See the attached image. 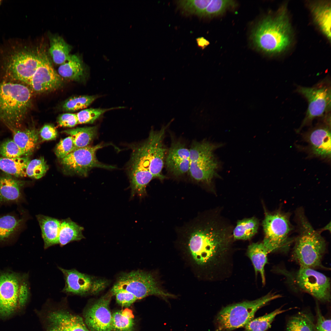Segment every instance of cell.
<instances>
[{"label": "cell", "instance_id": "6da1fadb", "mask_svg": "<svg viewBox=\"0 0 331 331\" xmlns=\"http://www.w3.org/2000/svg\"><path fill=\"white\" fill-rule=\"evenodd\" d=\"M185 232V245L191 261L201 267L214 264L226 253L230 241L226 227L211 220H198Z\"/></svg>", "mask_w": 331, "mask_h": 331}, {"label": "cell", "instance_id": "7a4b0ae2", "mask_svg": "<svg viewBox=\"0 0 331 331\" xmlns=\"http://www.w3.org/2000/svg\"><path fill=\"white\" fill-rule=\"evenodd\" d=\"M252 38L255 46L267 54L278 55L286 50L293 40L286 7L282 6L274 15L264 18L253 29Z\"/></svg>", "mask_w": 331, "mask_h": 331}, {"label": "cell", "instance_id": "3957f363", "mask_svg": "<svg viewBox=\"0 0 331 331\" xmlns=\"http://www.w3.org/2000/svg\"><path fill=\"white\" fill-rule=\"evenodd\" d=\"M40 61V53L11 40L0 46V67L5 80L28 85Z\"/></svg>", "mask_w": 331, "mask_h": 331}, {"label": "cell", "instance_id": "277c9868", "mask_svg": "<svg viewBox=\"0 0 331 331\" xmlns=\"http://www.w3.org/2000/svg\"><path fill=\"white\" fill-rule=\"evenodd\" d=\"M31 91L21 83L0 82V120L9 129L21 128L31 106Z\"/></svg>", "mask_w": 331, "mask_h": 331}, {"label": "cell", "instance_id": "5b68a950", "mask_svg": "<svg viewBox=\"0 0 331 331\" xmlns=\"http://www.w3.org/2000/svg\"><path fill=\"white\" fill-rule=\"evenodd\" d=\"M297 218L299 233L293 251L295 260L300 267L324 268L321 260L326 249L325 240L314 229L302 211H298Z\"/></svg>", "mask_w": 331, "mask_h": 331}, {"label": "cell", "instance_id": "8992f818", "mask_svg": "<svg viewBox=\"0 0 331 331\" xmlns=\"http://www.w3.org/2000/svg\"><path fill=\"white\" fill-rule=\"evenodd\" d=\"M281 297L280 295L269 293L254 300L244 301L223 308L215 318V331H231L244 327L253 319L259 309Z\"/></svg>", "mask_w": 331, "mask_h": 331}, {"label": "cell", "instance_id": "52a82bcc", "mask_svg": "<svg viewBox=\"0 0 331 331\" xmlns=\"http://www.w3.org/2000/svg\"><path fill=\"white\" fill-rule=\"evenodd\" d=\"M222 144L206 140L194 141L189 149L191 177L198 182L210 184L214 178L219 177V164L214 152Z\"/></svg>", "mask_w": 331, "mask_h": 331}, {"label": "cell", "instance_id": "ba28073f", "mask_svg": "<svg viewBox=\"0 0 331 331\" xmlns=\"http://www.w3.org/2000/svg\"><path fill=\"white\" fill-rule=\"evenodd\" d=\"M120 290L132 293L137 300L150 295L159 297L165 300L175 297L162 288L152 274L141 270L133 271L121 275L111 291Z\"/></svg>", "mask_w": 331, "mask_h": 331}, {"label": "cell", "instance_id": "9c48e42d", "mask_svg": "<svg viewBox=\"0 0 331 331\" xmlns=\"http://www.w3.org/2000/svg\"><path fill=\"white\" fill-rule=\"evenodd\" d=\"M296 91L306 99L308 104L304 118L297 130L299 132L314 119L330 113V81L325 78L311 87L298 86Z\"/></svg>", "mask_w": 331, "mask_h": 331}, {"label": "cell", "instance_id": "30bf717a", "mask_svg": "<svg viewBox=\"0 0 331 331\" xmlns=\"http://www.w3.org/2000/svg\"><path fill=\"white\" fill-rule=\"evenodd\" d=\"M262 226L264 233L263 243L268 253L286 246L292 229L289 215L281 211L265 213Z\"/></svg>", "mask_w": 331, "mask_h": 331}, {"label": "cell", "instance_id": "8fae6325", "mask_svg": "<svg viewBox=\"0 0 331 331\" xmlns=\"http://www.w3.org/2000/svg\"><path fill=\"white\" fill-rule=\"evenodd\" d=\"M102 144L76 149L62 159L60 163L64 170L68 173L86 176L94 168L107 169H115V166L103 164L96 156L97 150L104 146Z\"/></svg>", "mask_w": 331, "mask_h": 331}, {"label": "cell", "instance_id": "7c38bea8", "mask_svg": "<svg viewBox=\"0 0 331 331\" xmlns=\"http://www.w3.org/2000/svg\"><path fill=\"white\" fill-rule=\"evenodd\" d=\"M62 272L65 284L62 291L69 295L85 296L95 294L105 287L106 282L80 272L74 268L66 269L58 267Z\"/></svg>", "mask_w": 331, "mask_h": 331}, {"label": "cell", "instance_id": "4fadbf2b", "mask_svg": "<svg viewBox=\"0 0 331 331\" xmlns=\"http://www.w3.org/2000/svg\"><path fill=\"white\" fill-rule=\"evenodd\" d=\"M296 281L299 287L319 301L329 302L330 299L329 278L314 269L300 267Z\"/></svg>", "mask_w": 331, "mask_h": 331}, {"label": "cell", "instance_id": "5bb4252c", "mask_svg": "<svg viewBox=\"0 0 331 331\" xmlns=\"http://www.w3.org/2000/svg\"><path fill=\"white\" fill-rule=\"evenodd\" d=\"M23 274L0 270V316H8L20 309L18 292Z\"/></svg>", "mask_w": 331, "mask_h": 331}, {"label": "cell", "instance_id": "9a60e30c", "mask_svg": "<svg viewBox=\"0 0 331 331\" xmlns=\"http://www.w3.org/2000/svg\"><path fill=\"white\" fill-rule=\"evenodd\" d=\"M113 295L111 291L91 304L86 310L84 321L90 331H113L112 314L109 304Z\"/></svg>", "mask_w": 331, "mask_h": 331}, {"label": "cell", "instance_id": "2e32d148", "mask_svg": "<svg viewBox=\"0 0 331 331\" xmlns=\"http://www.w3.org/2000/svg\"><path fill=\"white\" fill-rule=\"evenodd\" d=\"M40 64L28 86L31 90L42 93L56 89L62 84L61 77L53 68L47 55L40 53Z\"/></svg>", "mask_w": 331, "mask_h": 331}, {"label": "cell", "instance_id": "e0dca14e", "mask_svg": "<svg viewBox=\"0 0 331 331\" xmlns=\"http://www.w3.org/2000/svg\"><path fill=\"white\" fill-rule=\"evenodd\" d=\"M330 113L322 117L323 121L304 135L312 153L323 158H330Z\"/></svg>", "mask_w": 331, "mask_h": 331}, {"label": "cell", "instance_id": "ac0fdd59", "mask_svg": "<svg viewBox=\"0 0 331 331\" xmlns=\"http://www.w3.org/2000/svg\"><path fill=\"white\" fill-rule=\"evenodd\" d=\"M47 331H90L79 315L65 309H55L46 316Z\"/></svg>", "mask_w": 331, "mask_h": 331}, {"label": "cell", "instance_id": "d6986e66", "mask_svg": "<svg viewBox=\"0 0 331 331\" xmlns=\"http://www.w3.org/2000/svg\"><path fill=\"white\" fill-rule=\"evenodd\" d=\"M168 170L177 177L188 172L190 166V152L185 145L179 141L173 143L166 159Z\"/></svg>", "mask_w": 331, "mask_h": 331}, {"label": "cell", "instance_id": "ffe728a7", "mask_svg": "<svg viewBox=\"0 0 331 331\" xmlns=\"http://www.w3.org/2000/svg\"><path fill=\"white\" fill-rule=\"evenodd\" d=\"M131 157L129 166L131 198H133L136 194L141 198L146 194V186L154 178L146 170L136 156L132 155Z\"/></svg>", "mask_w": 331, "mask_h": 331}, {"label": "cell", "instance_id": "44dd1931", "mask_svg": "<svg viewBox=\"0 0 331 331\" xmlns=\"http://www.w3.org/2000/svg\"><path fill=\"white\" fill-rule=\"evenodd\" d=\"M24 181L17 180L9 175L0 177V207L5 204H18L23 199Z\"/></svg>", "mask_w": 331, "mask_h": 331}, {"label": "cell", "instance_id": "7402d4cb", "mask_svg": "<svg viewBox=\"0 0 331 331\" xmlns=\"http://www.w3.org/2000/svg\"><path fill=\"white\" fill-rule=\"evenodd\" d=\"M329 1L310 2L309 6L314 20L322 33L331 39V5Z\"/></svg>", "mask_w": 331, "mask_h": 331}, {"label": "cell", "instance_id": "603a6c76", "mask_svg": "<svg viewBox=\"0 0 331 331\" xmlns=\"http://www.w3.org/2000/svg\"><path fill=\"white\" fill-rule=\"evenodd\" d=\"M42 232L45 249L59 243L61 221L50 217L39 215L36 216Z\"/></svg>", "mask_w": 331, "mask_h": 331}, {"label": "cell", "instance_id": "cb8c5ba5", "mask_svg": "<svg viewBox=\"0 0 331 331\" xmlns=\"http://www.w3.org/2000/svg\"><path fill=\"white\" fill-rule=\"evenodd\" d=\"M12 133L13 140L24 152L25 156L31 154L37 145L38 133L34 128L21 129L9 128Z\"/></svg>", "mask_w": 331, "mask_h": 331}, {"label": "cell", "instance_id": "d4e9b609", "mask_svg": "<svg viewBox=\"0 0 331 331\" xmlns=\"http://www.w3.org/2000/svg\"><path fill=\"white\" fill-rule=\"evenodd\" d=\"M24 220L12 214L0 216V242L9 241L21 229Z\"/></svg>", "mask_w": 331, "mask_h": 331}, {"label": "cell", "instance_id": "484cf974", "mask_svg": "<svg viewBox=\"0 0 331 331\" xmlns=\"http://www.w3.org/2000/svg\"><path fill=\"white\" fill-rule=\"evenodd\" d=\"M58 72L61 77L74 81L79 80L84 75L82 61L77 55L70 54L67 61L60 65Z\"/></svg>", "mask_w": 331, "mask_h": 331}, {"label": "cell", "instance_id": "4316f807", "mask_svg": "<svg viewBox=\"0 0 331 331\" xmlns=\"http://www.w3.org/2000/svg\"><path fill=\"white\" fill-rule=\"evenodd\" d=\"M83 228L68 218L61 221L58 237V244L61 246L74 241L84 238Z\"/></svg>", "mask_w": 331, "mask_h": 331}, {"label": "cell", "instance_id": "83f0119b", "mask_svg": "<svg viewBox=\"0 0 331 331\" xmlns=\"http://www.w3.org/2000/svg\"><path fill=\"white\" fill-rule=\"evenodd\" d=\"M247 255L253 265L256 275L259 272L263 284L265 283L264 266L267 263L268 252L262 243H253L250 245L247 250Z\"/></svg>", "mask_w": 331, "mask_h": 331}, {"label": "cell", "instance_id": "f1b7e54d", "mask_svg": "<svg viewBox=\"0 0 331 331\" xmlns=\"http://www.w3.org/2000/svg\"><path fill=\"white\" fill-rule=\"evenodd\" d=\"M29 158H0V169L10 175L17 177L27 176L26 171L30 161Z\"/></svg>", "mask_w": 331, "mask_h": 331}, {"label": "cell", "instance_id": "f546056e", "mask_svg": "<svg viewBox=\"0 0 331 331\" xmlns=\"http://www.w3.org/2000/svg\"><path fill=\"white\" fill-rule=\"evenodd\" d=\"M97 126L77 127L63 131L71 136L76 149L89 146L97 134Z\"/></svg>", "mask_w": 331, "mask_h": 331}, {"label": "cell", "instance_id": "4dcf8cb0", "mask_svg": "<svg viewBox=\"0 0 331 331\" xmlns=\"http://www.w3.org/2000/svg\"><path fill=\"white\" fill-rule=\"evenodd\" d=\"M50 40L49 51L50 55L55 64L61 65L67 60L71 47L59 36H52Z\"/></svg>", "mask_w": 331, "mask_h": 331}, {"label": "cell", "instance_id": "1f68e13d", "mask_svg": "<svg viewBox=\"0 0 331 331\" xmlns=\"http://www.w3.org/2000/svg\"><path fill=\"white\" fill-rule=\"evenodd\" d=\"M286 329L287 331H315L313 317L309 312H299L288 319Z\"/></svg>", "mask_w": 331, "mask_h": 331}, {"label": "cell", "instance_id": "d6a6232c", "mask_svg": "<svg viewBox=\"0 0 331 331\" xmlns=\"http://www.w3.org/2000/svg\"><path fill=\"white\" fill-rule=\"evenodd\" d=\"M259 222L255 217L238 221L233 230L235 239L246 240L252 238L257 232Z\"/></svg>", "mask_w": 331, "mask_h": 331}, {"label": "cell", "instance_id": "836d02e7", "mask_svg": "<svg viewBox=\"0 0 331 331\" xmlns=\"http://www.w3.org/2000/svg\"><path fill=\"white\" fill-rule=\"evenodd\" d=\"M112 324L113 331H133L135 323L132 312L127 308L114 312Z\"/></svg>", "mask_w": 331, "mask_h": 331}, {"label": "cell", "instance_id": "e575fe53", "mask_svg": "<svg viewBox=\"0 0 331 331\" xmlns=\"http://www.w3.org/2000/svg\"><path fill=\"white\" fill-rule=\"evenodd\" d=\"M290 309L283 310L280 308L269 314L253 319L244 326V331H266L271 327L276 316Z\"/></svg>", "mask_w": 331, "mask_h": 331}, {"label": "cell", "instance_id": "d590c367", "mask_svg": "<svg viewBox=\"0 0 331 331\" xmlns=\"http://www.w3.org/2000/svg\"><path fill=\"white\" fill-rule=\"evenodd\" d=\"M98 95H80L71 97L67 100L63 105L64 110L73 112L87 107Z\"/></svg>", "mask_w": 331, "mask_h": 331}, {"label": "cell", "instance_id": "8d00e7d4", "mask_svg": "<svg viewBox=\"0 0 331 331\" xmlns=\"http://www.w3.org/2000/svg\"><path fill=\"white\" fill-rule=\"evenodd\" d=\"M211 0H180L177 1V4L179 7L184 12L190 14L201 16Z\"/></svg>", "mask_w": 331, "mask_h": 331}, {"label": "cell", "instance_id": "74e56055", "mask_svg": "<svg viewBox=\"0 0 331 331\" xmlns=\"http://www.w3.org/2000/svg\"><path fill=\"white\" fill-rule=\"evenodd\" d=\"M123 107L109 108H90L81 110L76 113L78 124H92L106 112Z\"/></svg>", "mask_w": 331, "mask_h": 331}, {"label": "cell", "instance_id": "f35d334b", "mask_svg": "<svg viewBox=\"0 0 331 331\" xmlns=\"http://www.w3.org/2000/svg\"><path fill=\"white\" fill-rule=\"evenodd\" d=\"M48 166L43 157L30 160L26 169L27 176L32 178L39 179L45 174Z\"/></svg>", "mask_w": 331, "mask_h": 331}, {"label": "cell", "instance_id": "ab89813d", "mask_svg": "<svg viewBox=\"0 0 331 331\" xmlns=\"http://www.w3.org/2000/svg\"><path fill=\"white\" fill-rule=\"evenodd\" d=\"M235 5V2L231 0H211L201 17H211L220 14Z\"/></svg>", "mask_w": 331, "mask_h": 331}, {"label": "cell", "instance_id": "60d3db41", "mask_svg": "<svg viewBox=\"0 0 331 331\" xmlns=\"http://www.w3.org/2000/svg\"><path fill=\"white\" fill-rule=\"evenodd\" d=\"M0 155L10 158H20L25 156L19 146L13 139L6 140L0 144Z\"/></svg>", "mask_w": 331, "mask_h": 331}, {"label": "cell", "instance_id": "b9f144b4", "mask_svg": "<svg viewBox=\"0 0 331 331\" xmlns=\"http://www.w3.org/2000/svg\"><path fill=\"white\" fill-rule=\"evenodd\" d=\"M30 294L29 275L23 274L19 284L18 292V302L20 309L24 306L27 303Z\"/></svg>", "mask_w": 331, "mask_h": 331}, {"label": "cell", "instance_id": "7bdbcfd3", "mask_svg": "<svg viewBox=\"0 0 331 331\" xmlns=\"http://www.w3.org/2000/svg\"><path fill=\"white\" fill-rule=\"evenodd\" d=\"M76 149L73 139L70 136L60 140L55 150L58 158L61 159Z\"/></svg>", "mask_w": 331, "mask_h": 331}, {"label": "cell", "instance_id": "ee69618b", "mask_svg": "<svg viewBox=\"0 0 331 331\" xmlns=\"http://www.w3.org/2000/svg\"><path fill=\"white\" fill-rule=\"evenodd\" d=\"M112 292L115 296L117 303L123 307H129L137 300L133 294L125 290H120Z\"/></svg>", "mask_w": 331, "mask_h": 331}, {"label": "cell", "instance_id": "f6af8a7d", "mask_svg": "<svg viewBox=\"0 0 331 331\" xmlns=\"http://www.w3.org/2000/svg\"><path fill=\"white\" fill-rule=\"evenodd\" d=\"M57 121L59 125L64 127H72L78 124L76 113L61 114L58 117Z\"/></svg>", "mask_w": 331, "mask_h": 331}, {"label": "cell", "instance_id": "bcb514c9", "mask_svg": "<svg viewBox=\"0 0 331 331\" xmlns=\"http://www.w3.org/2000/svg\"><path fill=\"white\" fill-rule=\"evenodd\" d=\"M316 313L315 331H331L330 319L326 318L323 316L318 306H317Z\"/></svg>", "mask_w": 331, "mask_h": 331}, {"label": "cell", "instance_id": "7dc6e473", "mask_svg": "<svg viewBox=\"0 0 331 331\" xmlns=\"http://www.w3.org/2000/svg\"><path fill=\"white\" fill-rule=\"evenodd\" d=\"M40 134L42 140H49L55 139L58 135L56 128L52 125L47 124L41 128Z\"/></svg>", "mask_w": 331, "mask_h": 331}, {"label": "cell", "instance_id": "c3c4849f", "mask_svg": "<svg viewBox=\"0 0 331 331\" xmlns=\"http://www.w3.org/2000/svg\"><path fill=\"white\" fill-rule=\"evenodd\" d=\"M199 46L204 48L209 44V42L203 37H200L196 40Z\"/></svg>", "mask_w": 331, "mask_h": 331}]
</instances>
